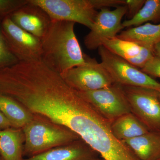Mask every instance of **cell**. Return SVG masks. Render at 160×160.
<instances>
[{
	"mask_svg": "<svg viewBox=\"0 0 160 160\" xmlns=\"http://www.w3.org/2000/svg\"><path fill=\"white\" fill-rule=\"evenodd\" d=\"M154 55L160 59V42L157 43L153 47Z\"/></svg>",
	"mask_w": 160,
	"mask_h": 160,
	"instance_id": "484cf974",
	"label": "cell"
},
{
	"mask_svg": "<svg viewBox=\"0 0 160 160\" xmlns=\"http://www.w3.org/2000/svg\"><path fill=\"white\" fill-rule=\"evenodd\" d=\"M9 17L20 28L41 39L46 34L52 22L46 12L29 1Z\"/></svg>",
	"mask_w": 160,
	"mask_h": 160,
	"instance_id": "30bf717a",
	"label": "cell"
},
{
	"mask_svg": "<svg viewBox=\"0 0 160 160\" xmlns=\"http://www.w3.org/2000/svg\"><path fill=\"white\" fill-rule=\"evenodd\" d=\"M78 92L110 123L131 112L123 86L119 84L113 83L102 89Z\"/></svg>",
	"mask_w": 160,
	"mask_h": 160,
	"instance_id": "52a82bcc",
	"label": "cell"
},
{
	"mask_svg": "<svg viewBox=\"0 0 160 160\" xmlns=\"http://www.w3.org/2000/svg\"><path fill=\"white\" fill-rule=\"evenodd\" d=\"M22 129L25 137L23 155L27 158L81 139L69 128L38 114H34Z\"/></svg>",
	"mask_w": 160,
	"mask_h": 160,
	"instance_id": "7a4b0ae2",
	"label": "cell"
},
{
	"mask_svg": "<svg viewBox=\"0 0 160 160\" xmlns=\"http://www.w3.org/2000/svg\"><path fill=\"white\" fill-rule=\"evenodd\" d=\"M141 70L150 77L160 78V59L154 55Z\"/></svg>",
	"mask_w": 160,
	"mask_h": 160,
	"instance_id": "7402d4cb",
	"label": "cell"
},
{
	"mask_svg": "<svg viewBox=\"0 0 160 160\" xmlns=\"http://www.w3.org/2000/svg\"><path fill=\"white\" fill-rule=\"evenodd\" d=\"M24 160H104L82 139Z\"/></svg>",
	"mask_w": 160,
	"mask_h": 160,
	"instance_id": "8fae6325",
	"label": "cell"
},
{
	"mask_svg": "<svg viewBox=\"0 0 160 160\" xmlns=\"http://www.w3.org/2000/svg\"><path fill=\"white\" fill-rule=\"evenodd\" d=\"M39 6L52 21L77 23L91 29L98 11L92 0H29Z\"/></svg>",
	"mask_w": 160,
	"mask_h": 160,
	"instance_id": "3957f363",
	"label": "cell"
},
{
	"mask_svg": "<svg viewBox=\"0 0 160 160\" xmlns=\"http://www.w3.org/2000/svg\"><path fill=\"white\" fill-rule=\"evenodd\" d=\"M102 46L120 57L128 60L139 54L143 46L118 37L103 40Z\"/></svg>",
	"mask_w": 160,
	"mask_h": 160,
	"instance_id": "ac0fdd59",
	"label": "cell"
},
{
	"mask_svg": "<svg viewBox=\"0 0 160 160\" xmlns=\"http://www.w3.org/2000/svg\"><path fill=\"white\" fill-rule=\"evenodd\" d=\"M25 141L22 129L10 127L0 130V155L3 160H24Z\"/></svg>",
	"mask_w": 160,
	"mask_h": 160,
	"instance_id": "4fadbf2b",
	"label": "cell"
},
{
	"mask_svg": "<svg viewBox=\"0 0 160 160\" xmlns=\"http://www.w3.org/2000/svg\"><path fill=\"white\" fill-rule=\"evenodd\" d=\"M154 56L153 49L143 46L139 54L126 61H128L132 66L141 69Z\"/></svg>",
	"mask_w": 160,
	"mask_h": 160,
	"instance_id": "44dd1931",
	"label": "cell"
},
{
	"mask_svg": "<svg viewBox=\"0 0 160 160\" xmlns=\"http://www.w3.org/2000/svg\"><path fill=\"white\" fill-rule=\"evenodd\" d=\"M145 0H126V5L127 7L126 13L128 19L132 18L138 14L143 7Z\"/></svg>",
	"mask_w": 160,
	"mask_h": 160,
	"instance_id": "603a6c76",
	"label": "cell"
},
{
	"mask_svg": "<svg viewBox=\"0 0 160 160\" xmlns=\"http://www.w3.org/2000/svg\"><path fill=\"white\" fill-rule=\"evenodd\" d=\"M98 50L101 63L114 83L122 86L144 87L160 92V83L150 76L104 46H100Z\"/></svg>",
	"mask_w": 160,
	"mask_h": 160,
	"instance_id": "277c9868",
	"label": "cell"
},
{
	"mask_svg": "<svg viewBox=\"0 0 160 160\" xmlns=\"http://www.w3.org/2000/svg\"><path fill=\"white\" fill-rule=\"evenodd\" d=\"M131 112L149 132L160 133V102L154 89L123 86Z\"/></svg>",
	"mask_w": 160,
	"mask_h": 160,
	"instance_id": "5b68a950",
	"label": "cell"
},
{
	"mask_svg": "<svg viewBox=\"0 0 160 160\" xmlns=\"http://www.w3.org/2000/svg\"><path fill=\"white\" fill-rule=\"evenodd\" d=\"M19 62L18 60L9 50L3 37L0 22V70Z\"/></svg>",
	"mask_w": 160,
	"mask_h": 160,
	"instance_id": "d6986e66",
	"label": "cell"
},
{
	"mask_svg": "<svg viewBox=\"0 0 160 160\" xmlns=\"http://www.w3.org/2000/svg\"><path fill=\"white\" fill-rule=\"evenodd\" d=\"M86 64L61 75L69 86L78 92L93 91L111 86L112 78L102 64L85 54Z\"/></svg>",
	"mask_w": 160,
	"mask_h": 160,
	"instance_id": "8992f818",
	"label": "cell"
},
{
	"mask_svg": "<svg viewBox=\"0 0 160 160\" xmlns=\"http://www.w3.org/2000/svg\"><path fill=\"white\" fill-rule=\"evenodd\" d=\"M148 22L160 23V0H146L138 14L130 20L122 22L125 27H136Z\"/></svg>",
	"mask_w": 160,
	"mask_h": 160,
	"instance_id": "e0dca14e",
	"label": "cell"
},
{
	"mask_svg": "<svg viewBox=\"0 0 160 160\" xmlns=\"http://www.w3.org/2000/svg\"><path fill=\"white\" fill-rule=\"evenodd\" d=\"M29 0H0V22L25 6Z\"/></svg>",
	"mask_w": 160,
	"mask_h": 160,
	"instance_id": "ffe728a7",
	"label": "cell"
},
{
	"mask_svg": "<svg viewBox=\"0 0 160 160\" xmlns=\"http://www.w3.org/2000/svg\"><path fill=\"white\" fill-rule=\"evenodd\" d=\"M158 98L160 102V92H158Z\"/></svg>",
	"mask_w": 160,
	"mask_h": 160,
	"instance_id": "4316f807",
	"label": "cell"
},
{
	"mask_svg": "<svg viewBox=\"0 0 160 160\" xmlns=\"http://www.w3.org/2000/svg\"><path fill=\"white\" fill-rule=\"evenodd\" d=\"M0 160H3L2 158L1 155H0Z\"/></svg>",
	"mask_w": 160,
	"mask_h": 160,
	"instance_id": "83f0119b",
	"label": "cell"
},
{
	"mask_svg": "<svg viewBox=\"0 0 160 160\" xmlns=\"http://www.w3.org/2000/svg\"><path fill=\"white\" fill-rule=\"evenodd\" d=\"M12 126L10 123L5 116L0 111V130L10 128Z\"/></svg>",
	"mask_w": 160,
	"mask_h": 160,
	"instance_id": "d4e9b609",
	"label": "cell"
},
{
	"mask_svg": "<svg viewBox=\"0 0 160 160\" xmlns=\"http://www.w3.org/2000/svg\"><path fill=\"white\" fill-rule=\"evenodd\" d=\"M92 2L97 10L109 7L116 8L126 5V0H92Z\"/></svg>",
	"mask_w": 160,
	"mask_h": 160,
	"instance_id": "cb8c5ba5",
	"label": "cell"
},
{
	"mask_svg": "<svg viewBox=\"0 0 160 160\" xmlns=\"http://www.w3.org/2000/svg\"><path fill=\"white\" fill-rule=\"evenodd\" d=\"M0 111L12 127L22 129L34 117V113L11 97L0 94Z\"/></svg>",
	"mask_w": 160,
	"mask_h": 160,
	"instance_id": "9a60e30c",
	"label": "cell"
},
{
	"mask_svg": "<svg viewBox=\"0 0 160 160\" xmlns=\"http://www.w3.org/2000/svg\"><path fill=\"white\" fill-rule=\"evenodd\" d=\"M112 132L121 141L130 139L149 132L132 112L120 117L111 123Z\"/></svg>",
	"mask_w": 160,
	"mask_h": 160,
	"instance_id": "2e32d148",
	"label": "cell"
},
{
	"mask_svg": "<svg viewBox=\"0 0 160 160\" xmlns=\"http://www.w3.org/2000/svg\"><path fill=\"white\" fill-rule=\"evenodd\" d=\"M117 37L153 50L154 45L160 42V23L147 22L131 27L121 32Z\"/></svg>",
	"mask_w": 160,
	"mask_h": 160,
	"instance_id": "5bb4252c",
	"label": "cell"
},
{
	"mask_svg": "<svg viewBox=\"0 0 160 160\" xmlns=\"http://www.w3.org/2000/svg\"><path fill=\"white\" fill-rule=\"evenodd\" d=\"M75 23L52 21L42 41L41 60L60 75L76 66L86 64L74 32Z\"/></svg>",
	"mask_w": 160,
	"mask_h": 160,
	"instance_id": "6da1fadb",
	"label": "cell"
},
{
	"mask_svg": "<svg viewBox=\"0 0 160 160\" xmlns=\"http://www.w3.org/2000/svg\"><path fill=\"white\" fill-rule=\"evenodd\" d=\"M122 142L139 160H160V133L149 132Z\"/></svg>",
	"mask_w": 160,
	"mask_h": 160,
	"instance_id": "7c38bea8",
	"label": "cell"
},
{
	"mask_svg": "<svg viewBox=\"0 0 160 160\" xmlns=\"http://www.w3.org/2000/svg\"><path fill=\"white\" fill-rule=\"evenodd\" d=\"M126 5L118 6L114 10L100 9L90 31L84 38V45L89 50L98 49L103 40L116 37L124 29L122 19L127 12Z\"/></svg>",
	"mask_w": 160,
	"mask_h": 160,
	"instance_id": "9c48e42d",
	"label": "cell"
},
{
	"mask_svg": "<svg viewBox=\"0 0 160 160\" xmlns=\"http://www.w3.org/2000/svg\"><path fill=\"white\" fill-rule=\"evenodd\" d=\"M1 28L8 48L19 62L41 60V39L20 28L9 17L1 22Z\"/></svg>",
	"mask_w": 160,
	"mask_h": 160,
	"instance_id": "ba28073f",
	"label": "cell"
}]
</instances>
